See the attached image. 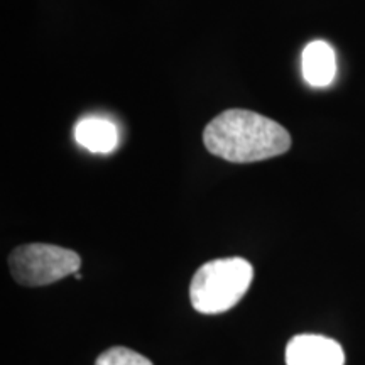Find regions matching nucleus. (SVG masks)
Listing matches in <instances>:
<instances>
[{"label": "nucleus", "mask_w": 365, "mask_h": 365, "mask_svg": "<svg viewBox=\"0 0 365 365\" xmlns=\"http://www.w3.org/2000/svg\"><path fill=\"white\" fill-rule=\"evenodd\" d=\"M205 148L228 163L247 164L281 156L291 148L284 127L261 113L242 108L222 112L203 132Z\"/></svg>", "instance_id": "nucleus-1"}, {"label": "nucleus", "mask_w": 365, "mask_h": 365, "mask_svg": "<svg viewBox=\"0 0 365 365\" xmlns=\"http://www.w3.org/2000/svg\"><path fill=\"white\" fill-rule=\"evenodd\" d=\"M252 279L254 267L245 259H215L196 269L190 284V301L202 314L225 313L244 298Z\"/></svg>", "instance_id": "nucleus-2"}, {"label": "nucleus", "mask_w": 365, "mask_h": 365, "mask_svg": "<svg viewBox=\"0 0 365 365\" xmlns=\"http://www.w3.org/2000/svg\"><path fill=\"white\" fill-rule=\"evenodd\" d=\"M80 266L81 259L75 250L51 244L21 245L9 255L12 277L27 287L53 284L78 272Z\"/></svg>", "instance_id": "nucleus-3"}, {"label": "nucleus", "mask_w": 365, "mask_h": 365, "mask_svg": "<svg viewBox=\"0 0 365 365\" xmlns=\"http://www.w3.org/2000/svg\"><path fill=\"white\" fill-rule=\"evenodd\" d=\"M286 365H345V352L333 339L304 333L287 341Z\"/></svg>", "instance_id": "nucleus-4"}, {"label": "nucleus", "mask_w": 365, "mask_h": 365, "mask_svg": "<svg viewBox=\"0 0 365 365\" xmlns=\"http://www.w3.org/2000/svg\"><path fill=\"white\" fill-rule=\"evenodd\" d=\"M336 75L335 51L327 41H312L303 51V76L314 88L331 85Z\"/></svg>", "instance_id": "nucleus-5"}, {"label": "nucleus", "mask_w": 365, "mask_h": 365, "mask_svg": "<svg viewBox=\"0 0 365 365\" xmlns=\"http://www.w3.org/2000/svg\"><path fill=\"white\" fill-rule=\"evenodd\" d=\"M75 140L95 154H108L118 145V129L103 117H85L75 125Z\"/></svg>", "instance_id": "nucleus-6"}, {"label": "nucleus", "mask_w": 365, "mask_h": 365, "mask_svg": "<svg viewBox=\"0 0 365 365\" xmlns=\"http://www.w3.org/2000/svg\"><path fill=\"white\" fill-rule=\"evenodd\" d=\"M95 365H153V362L125 346H112L98 355Z\"/></svg>", "instance_id": "nucleus-7"}]
</instances>
